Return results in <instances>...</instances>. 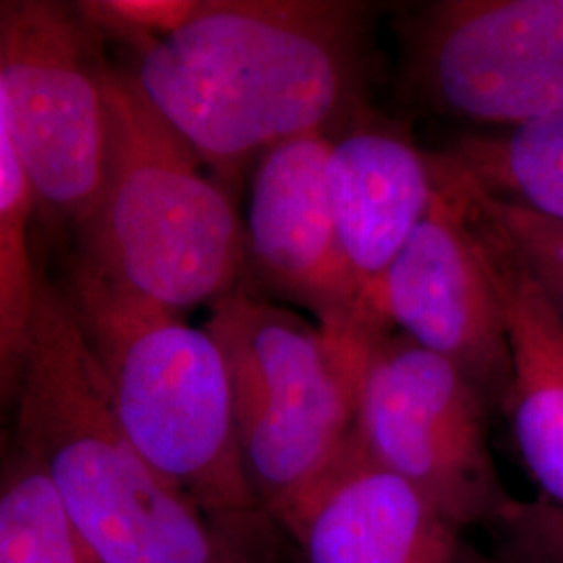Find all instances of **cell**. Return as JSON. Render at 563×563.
<instances>
[{
  "label": "cell",
  "mask_w": 563,
  "mask_h": 563,
  "mask_svg": "<svg viewBox=\"0 0 563 563\" xmlns=\"http://www.w3.org/2000/svg\"><path fill=\"white\" fill-rule=\"evenodd\" d=\"M488 405L451 363L384 334L363 363L355 434L363 449L460 530L504 522L507 495L488 446Z\"/></svg>",
  "instance_id": "cell-6"
},
{
  "label": "cell",
  "mask_w": 563,
  "mask_h": 563,
  "mask_svg": "<svg viewBox=\"0 0 563 563\" xmlns=\"http://www.w3.org/2000/svg\"><path fill=\"white\" fill-rule=\"evenodd\" d=\"M460 192L504 311L511 355L504 409L528 474L563 520V320L501 234Z\"/></svg>",
  "instance_id": "cell-13"
},
{
  "label": "cell",
  "mask_w": 563,
  "mask_h": 563,
  "mask_svg": "<svg viewBox=\"0 0 563 563\" xmlns=\"http://www.w3.org/2000/svg\"><path fill=\"white\" fill-rule=\"evenodd\" d=\"M205 330L228 367L246 481L282 523L353 434L365 362L239 286L211 302Z\"/></svg>",
  "instance_id": "cell-5"
},
{
  "label": "cell",
  "mask_w": 563,
  "mask_h": 563,
  "mask_svg": "<svg viewBox=\"0 0 563 563\" xmlns=\"http://www.w3.org/2000/svg\"><path fill=\"white\" fill-rule=\"evenodd\" d=\"M0 409H4V407H2V402H0Z\"/></svg>",
  "instance_id": "cell-21"
},
{
  "label": "cell",
  "mask_w": 563,
  "mask_h": 563,
  "mask_svg": "<svg viewBox=\"0 0 563 563\" xmlns=\"http://www.w3.org/2000/svg\"><path fill=\"white\" fill-rule=\"evenodd\" d=\"M201 0H81L74 11L84 25L130 42L136 51L165 38L190 20Z\"/></svg>",
  "instance_id": "cell-18"
},
{
  "label": "cell",
  "mask_w": 563,
  "mask_h": 563,
  "mask_svg": "<svg viewBox=\"0 0 563 563\" xmlns=\"http://www.w3.org/2000/svg\"><path fill=\"white\" fill-rule=\"evenodd\" d=\"M325 195L342 253L374 313L378 284L437 195L434 159L397 130L365 121L332 139Z\"/></svg>",
  "instance_id": "cell-12"
},
{
  "label": "cell",
  "mask_w": 563,
  "mask_h": 563,
  "mask_svg": "<svg viewBox=\"0 0 563 563\" xmlns=\"http://www.w3.org/2000/svg\"><path fill=\"white\" fill-rule=\"evenodd\" d=\"M434 159L437 195L378 284L384 328L451 363L486 405L505 407L511 355L504 311L474 239L457 184Z\"/></svg>",
  "instance_id": "cell-10"
},
{
  "label": "cell",
  "mask_w": 563,
  "mask_h": 563,
  "mask_svg": "<svg viewBox=\"0 0 563 563\" xmlns=\"http://www.w3.org/2000/svg\"><path fill=\"white\" fill-rule=\"evenodd\" d=\"M330 144V134H309L257 162L244 223L246 267L265 290L305 309L336 351L365 362L390 330L372 313L332 223Z\"/></svg>",
  "instance_id": "cell-9"
},
{
  "label": "cell",
  "mask_w": 563,
  "mask_h": 563,
  "mask_svg": "<svg viewBox=\"0 0 563 563\" xmlns=\"http://www.w3.org/2000/svg\"><path fill=\"white\" fill-rule=\"evenodd\" d=\"M413 67L449 115L516 128L563 109V0H444L423 11Z\"/></svg>",
  "instance_id": "cell-8"
},
{
  "label": "cell",
  "mask_w": 563,
  "mask_h": 563,
  "mask_svg": "<svg viewBox=\"0 0 563 563\" xmlns=\"http://www.w3.org/2000/svg\"><path fill=\"white\" fill-rule=\"evenodd\" d=\"M451 178L457 181L463 195L483 213L490 225L501 234L523 269L543 290L563 320V222L530 211L522 205L505 201L488 192L470 176L455 169L443 157H437Z\"/></svg>",
  "instance_id": "cell-17"
},
{
  "label": "cell",
  "mask_w": 563,
  "mask_h": 563,
  "mask_svg": "<svg viewBox=\"0 0 563 563\" xmlns=\"http://www.w3.org/2000/svg\"><path fill=\"white\" fill-rule=\"evenodd\" d=\"M107 169L78 276L178 313L218 301L246 267L230 192L146 101L132 74L104 67Z\"/></svg>",
  "instance_id": "cell-3"
},
{
  "label": "cell",
  "mask_w": 563,
  "mask_h": 563,
  "mask_svg": "<svg viewBox=\"0 0 563 563\" xmlns=\"http://www.w3.org/2000/svg\"><path fill=\"white\" fill-rule=\"evenodd\" d=\"M441 157L505 201L563 222V109L467 136Z\"/></svg>",
  "instance_id": "cell-14"
},
{
  "label": "cell",
  "mask_w": 563,
  "mask_h": 563,
  "mask_svg": "<svg viewBox=\"0 0 563 563\" xmlns=\"http://www.w3.org/2000/svg\"><path fill=\"white\" fill-rule=\"evenodd\" d=\"M15 434L48 472L95 563H255L128 443L76 307L38 276L15 395Z\"/></svg>",
  "instance_id": "cell-2"
},
{
  "label": "cell",
  "mask_w": 563,
  "mask_h": 563,
  "mask_svg": "<svg viewBox=\"0 0 563 563\" xmlns=\"http://www.w3.org/2000/svg\"><path fill=\"white\" fill-rule=\"evenodd\" d=\"M360 7L323 0H201L139 51L146 101L220 180L284 142L328 134L353 99Z\"/></svg>",
  "instance_id": "cell-1"
},
{
  "label": "cell",
  "mask_w": 563,
  "mask_h": 563,
  "mask_svg": "<svg viewBox=\"0 0 563 563\" xmlns=\"http://www.w3.org/2000/svg\"><path fill=\"white\" fill-rule=\"evenodd\" d=\"M0 563H95L59 488L15 439L0 457Z\"/></svg>",
  "instance_id": "cell-16"
},
{
  "label": "cell",
  "mask_w": 563,
  "mask_h": 563,
  "mask_svg": "<svg viewBox=\"0 0 563 563\" xmlns=\"http://www.w3.org/2000/svg\"><path fill=\"white\" fill-rule=\"evenodd\" d=\"M76 288L74 307L128 443L207 516L249 534L262 507L242 467L218 342L205 325L97 282L76 276Z\"/></svg>",
  "instance_id": "cell-4"
},
{
  "label": "cell",
  "mask_w": 563,
  "mask_h": 563,
  "mask_svg": "<svg viewBox=\"0 0 563 563\" xmlns=\"http://www.w3.org/2000/svg\"><path fill=\"white\" fill-rule=\"evenodd\" d=\"M34 209L0 81V402L4 409L18 395L36 297L38 274L30 253Z\"/></svg>",
  "instance_id": "cell-15"
},
{
  "label": "cell",
  "mask_w": 563,
  "mask_h": 563,
  "mask_svg": "<svg viewBox=\"0 0 563 563\" xmlns=\"http://www.w3.org/2000/svg\"><path fill=\"white\" fill-rule=\"evenodd\" d=\"M511 526L526 541L563 558V520L547 507L544 511H537L520 505Z\"/></svg>",
  "instance_id": "cell-19"
},
{
  "label": "cell",
  "mask_w": 563,
  "mask_h": 563,
  "mask_svg": "<svg viewBox=\"0 0 563 563\" xmlns=\"http://www.w3.org/2000/svg\"><path fill=\"white\" fill-rule=\"evenodd\" d=\"M488 563H563V558L544 551L537 544L526 543L516 539V549L509 553H501L497 560Z\"/></svg>",
  "instance_id": "cell-20"
},
{
  "label": "cell",
  "mask_w": 563,
  "mask_h": 563,
  "mask_svg": "<svg viewBox=\"0 0 563 563\" xmlns=\"http://www.w3.org/2000/svg\"><path fill=\"white\" fill-rule=\"evenodd\" d=\"M282 526L309 563H478L463 530L376 462L355 428Z\"/></svg>",
  "instance_id": "cell-11"
},
{
  "label": "cell",
  "mask_w": 563,
  "mask_h": 563,
  "mask_svg": "<svg viewBox=\"0 0 563 563\" xmlns=\"http://www.w3.org/2000/svg\"><path fill=\"white\" fill-rule=\"evenodd\" d=\"M81 23L53 0L0 2V81L34 201L84 228L101 201L107 107Z\"/></svg>",
  "instance_id": "cell-7"
}]
</instances>
